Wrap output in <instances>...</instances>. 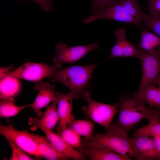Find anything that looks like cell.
I'll return each instance as SVG.
<instances>
[{
  "label": "cell",
  "instance_id": "obj_1",
  "mask_svg": "<svg viewBox=\"0 0 160 160\" xmlns=\"http://www.w3.org/2000/svg\"><path fill=\"white\" fill-rule=\"evenodd\" d=\"M118 104V117L111 124L127 136L135 125L144 119H148L153 113L141 99L128 94L122 95Z\"/></svg>",
  "mask_w": 160,
  "mask_h": 160
},
{
  "label": "cell",
  "instance_id": "obj_2",
  "mask_svg": "<svg viewBox=\"0 0 160 160\" xmlns=\"http://www.w3.org/2000/svg\"><path fill=\"white\" fill-rule=\"evenodd\" d=\"M97 64L74 65L60 68L47 78L52 81L60 82L74 94V99L84 97L92 78V73Z\"/></svg>",
  "mask_w": 160,
  "mask_h": 160
},
{
  "label": "cell",
  "instance_id": "obj_3",
  "mask_svg": "<svg viewBox=\"0 0 160 160\" xmlns=\"http://www.w3.org/2000/svg\"><path fill=\"white\" fill-rule=\"evenodd\" d=\"M94 134L92 138L87 140L91 144L129 158L132 157L129 138L112 125L109 131L105 133Z\"/></svg>",
  "mask_w": 160,
  "mask_h": 160
},
{
  "label": "cell",
  "instance_id": "obj_4",
  "mask_svg": "<svg viewBox=\"0 0 160 160\" xmlns=\"http://www.w3.org/2000/svg\"><path fill=\"white\" fill-rule=\"evenodd\" d=\"M91 94L89 91L85 93L84 97L87 105L83 107L82 110L85 118L92 119L103 127L107 132L110 129L113 117L118 112V104L109 105L95 101L92 99Z\"/></svg>",
  "mask_w": 160,
  "mask_h": 160
},
{
  "label": "cell",
  "instance_id": "obj_5",
  "mask_svg": "<svg viewBox=\"0 0 160 160\" xmlns=\"http://www.w3.org/2000/svg\"><path fill=\"white\" fill-rule=\"evenodd\" d=\"M138 55L140 61L142 74L138 89L136 93L140 92L149 85L154 84L160 78V56L152 55L137 45Z\"/></svg>",
  "mask_w": 160,
  "mask_h": 160
},
{
  "label": "cell",
  "instance_id": "obj_6",
  "mask_svg": "<svg viewBox=\"0 0 160 160\" xmlns=\"http://www.w3.org/2000/svg\"><path fill=\"white\" fill-rule=\"evenodd\" d=\"M61 67V66L55 64L49 65L41 63L28 62L9 71L5 76H12L37 82L52 75Z\"/></svg>",
  "mask_w": 160,
  "mask_h": 160
},
{
  "label": "cell",
  "instance_id": "obj_7",
  "mask_svg": "<svg viewBox=\"0 0 160 160\" xmlns=\"http://www.w3.org/2000/svg\"><path fill=\"white\" fill-rule=\"evenodd\" d=\"M0 133L6 138L10 140L29 154L38 159L42 158L37 144L31 133L16 129L12 124L8 125L0 124Z\"/></svg>",
  "mask_w": 160,
  "mask_h": 160
},
{
  "label": "cell",
  "instance_id": "obj_8",
  "mask_svg": "<svg viewBox=\"0 0 160 160\" xmlns=\"http://www.w3.org/2000/svg\"><path fill=\"white\" fill-rule=\"evenodd\" d=\"M98 44L84 46L68 47L60 43L55 47L56 51L53 59L54 64L61 66L62 63H73L83 58L89 52L97 49Z\"/></svg>",
  "mask_w": 160,
  "mask_h": 160
},
{
  "label": "cell",
  "instance_id": "obj_9",
  "mask_svg": "<svg viewBox=\"0 0 160 160\" xmlns=\"http://www.w3.org/2000/svg\"><path fill=\"white\" fill-rule=\"evenodd\" d=\"M132 152V157L138 160H160L156 149L154 140L149 137L134 135L129 138Z\"/></svg>",
  "mask_w": 160,
  "mask_h": 160
},
{
  "label": "cell",
  "instance_id": "obj_10",
  "mask_svg": "<svg viewBox=\"0 0 160 160\" xmlns=\"http://www.w3.org/2000/svg\"><path fill=\"white\" fill-rule=\"evenodd\" d=\"M100 19H106L132 24L143 29L142 22L124 12L114 4L106 9L93 14L85 19L84 23H90Z\"/></svg>",
  "mask_w": 160,
  "mask_h": 160
},
{
  "label": "cell",
  "instance_id": "obj_11",
  "mask_svg": "<svg viewBox=\"0 0 160 160\" xmlns=\"http://www.w3.org/2000/svg\"><path fill=\"white\" fill-rule=\"evenodd\" d=\"M35 88L38 93L34 101L30 104V107L38 117H40L43 114L41 110L48 106L56 97L57 92L53 84L41 80L36 83Z\"/></svg>",
  "mask_w": 160,
  "mask_h": 160
},
{
  "label": "cell",
  "instance_id": "obj_12",
  "mask_svg": "<svg viewBox=\"0 0 160 160\" xmlns=\"http://www.w3.org/2000/svg\"><path fill=\"white\" fill-rule=\"evenodd\" d=\"M56 97L58 100L57 111L59 119L57 127L58 130L68 127L75 119V116L72 113L74 94L71 91L67 94L57 92Z\"/></svg>",
  "mask_w": 160,
  "mask_h": 160
},
{
  "label": "cell",
  "instance_id": "obj_13",
  "mask_svg": "<svg viewBox=\"0 0 160 160\" xmlns=\"http://www.w3.org/2000/svg\"><path fill=\"white\" fill-rule=\"evenodd\" d=\"M58 100L56 97L51 104L47 107L46 109L39 118H31L29 120L30 124L41 129L52 132L59 119L57 111Z\"/></svg>",
  "mask_w": 160,
  "mask_h": 160
},
{
  "label": "cell",
  "instance_id": "obj_14",
  "mask_svg": "<svg viewBox=\"0 0 160 160\" xmlns=\"http://www.w3.org/2000/svg\"><path fill=\"white\" fill-rule=\"evenodd\" d=\"M84 151L91 160H131L129 158L106 148L90 143L85 138L82 140Z\"/></svg>",
  "mask_w": 160,
  "mask_h": 160
},
{
  "label": "cell",
  "instance_id": "obj_15",
  "mask_svg": "<svg viewBox=\"0 0 160 160\" xmlns=\"http://www.w3.org/2000/svg\"><path fill=\"white\" fill-rule=\"evenodd\" d=\"M55 149L67 158L76 160L85 159L83 154L68 144L58 134L45 130H42Z\"/></svg>",
  "mask_w": 160,
  "mask_h": 160
},
{
  "label": "cell",
  "instance_id": "obj_16",
  "mask_svg": "<svg viewBox=\"0 0 160 160\" xmlns=\"http://www.w3.org/2000/svg\"><path fill=\"white\" fill-rule=\"evenodd\" d=\"M21 84L19 78L12 76H6L0 79V101L15 100L20 94Z\"/></svg>",
  "mask_w": 160,
  "mask_h": 160
},
{
  "label": "cell",
  "instance_id": "obj_17",
  "mask_svg": "<svg viewBox=\"0 0 160 160\" xmlns=\"http://www.w3.org/2000/svg\"><path fill=\"white\" fill-rule=\"evenodd\" d=\"M42 158L48 160H66L68 159L60 154L46 136L31 133Z\"/></svg>",
  "mask_w": 160,
  "mask_h": 160
},
{
  "label": "cell",
  "instance_id": "obj_18",
  "mask_svg": "<svg viewBox=\"0 0 160 160\" xmlns=\"http://www.w3.org/2000/svg\"><path fill=\"white\" fill-rule=\"evenodd\" d=\"M137 45L152 55L160 56V37L145 29H143L140 42Z\"/></svg>",
  "mask_w": 160,
  "mask_h": 160
},
{
  "label": "cell",
  "instance_id": "obj_19",
  "mask_svg": "<svg viewBox=\"0 0 160 160\" xmlns=\"http://www.w3.org/2000/svg\"><path fill=\"white\" fill-rule=\"evenodd\" d=\"M133 96L138 97L152 107L160 108V88L152 84L139 93L134 92Z\"/></svg>",
  "mask_w": 160,
  "mask_h": 160
},
{
  "label": "cell",
  "instance_id": "obj_20",
  "mask_svg": "<svg viewBox=\"0 0 160 160\" xmlns=\"http://www.w3.org/2000/svg\"><path fill=\"white\" fill-rule=\"evenodd\" d=\"M57 130V134L68 144L83 154L84 148L81 136L68 126Z\"/></svg>",
  "mask_w": 160,
  "mask_h": 160
},
{
  "label": "cell",
  "instance_id": "obj_21",
  "mask_svg": "<svg viewBox=\"0 0 160 160\" xmlns=\"http://www.w3.org/2000/svg\"><path fill=\"white\" fill-rule=\"evenodd\" d=\"M94 124L91 121L74 119L68 125V127L80 136L85 137L88 140L92 138L95 133Z\"/></svg>",
  "mask_w": 160,
  "mask_h": 160
},
{
  "label": "cell",
  "instance_id": "obj_22",
  "mask_svg": "<svg viewBox=\"0 0 160 160\" xmlns=\"http://www.w3.org/2000/svg\"><path fill=\"white\" fill-rule=\"evenodd\" d=\"M153 111V113L148 119V124L138 129L134 135H140L148 137L160 136V119Z\"/></svg>",
  "mask_w": 160,
  "mask_h": 160
},
{
  "label": "cell",
  "instance_id": "obj_23",
  "mask_svg": "<svg viewBox=\"0 0 160 160\" xmlns=\"http://www.w3.org/2000/svg\"><path fill=\"white\" fill-rule=\"evenodd\" d=\"M30 107V104L23 106L15 104V100H9L0 101V117L9 118L17 115L23 110Z\"/></svg>",
  "mask_w": 160,
  "mask_h": 160
},
{
  "label": "cell",
  "instance_id": "obj_24",
  "mask_svg": "<svg viewBox=\"0 0 160 160\" xmlns=\"http://www.w3.org/2000/svg\"><path fill=\"white\" fill-rule=\"evenodd\" d=\"M115 36L116 42L111 49V52L109 59L114 57H123L122 50V42L126 38L125 29L121 28L117 29L115 32Z\"/></svg>",
  "mask_w": 160,
  "mask_h": 160
},
{
  "label": "cell",
  "instance_id": "obj_25",
  "mask_svg": "<svg viewBox=\"0 0 160 160\" xmlns=\"http://www.w3.org/2000/svg\"><path fill=\"white\" fill-rule=\"evenodd\" d=\"M140 18L144 27L151 30L160 37V15L152 16L142 12Z\"/></svg>",
  "mask_w": 160,
  "mask_h": 160
},
{
  "label": "cell",
  "instance_id": "obj_26",
  "mask_svg": "<svg viewBox=\"0 0 160 160\" xmlns=\"http://www.w3.org/2000/svg\"><path fill=\"white\" fill-rule=\"evenodd\" d=\"M12 150V154L10 160H21L35 159L28 156L27 153L16 145L13 142L8 138H6Z\"/></svg>",
  "mask_w": 160,
  "mask_h": 160
},
{
  "label": "cell",
  "instance_id": "obj_27",
  "mask_svg": "<svg viewBox=\"0 0 160 160\" xmlns=\"http://www.w3.org/2000/svg\"><path fill=\"white\" fill-rule=\"evenodd\" d=\"M122 50L123 57H134L137 58L138 55V49L135 46L127 39L126 38L122 42Z\"/></svg>",
  "mask_w": 160,
  "mask_h": 160
},
{
  "label": "cell",
  "instance_id": "obj_28",
  "mask_svg": "<svg viewBox=\"0 0 160 160\" xmlns=\"http://www.w3.org/2000/svg\"><path fill=\"white\" fill-rule=\"evenodd\" d=\"M119 0H91L93 14L104 10Z\"/></svg>",
  "mask_w": 160,
  "mask_h": 160
},
{
  "label": "cell",
  "instance_id": "obj_29",
  "mask_svg": "<svg viewBox=\"0 0 160 160\" xmlns=\"http://www.w3.org/2000/svg\"><path fill=\"white\" fill-rule=\"evenodd\" d=\"M149 15H160V0H148Z\"/></svg>",
  "mask_w": 160,
  "mask_h": 160
},
{
  "label": "cell",
  "instance_id": "obj_30",
  "mask_svg": "<svg viewBox=\"0 0 160 160\" xmlns=\"http://www.w3.org/2000/svg\"><path fill=\"white\" fill-rule=\"evenodd\" d=\"M30 0L35 2L41 7V8L44 11L47 12L53 9V3L51 0Z\"/></svg>",
  "mask_w": 160,
  "mask_h": 160
},
{
  "label": "cell",
  "instance_id": "obj_31",
  "mask_svg": "<svg viewBox=\"0 0 160 160\" xmlns=\"http://www.w3.org/2000/svg\"><path fill=\"white\" fill-rule=\"evenodd\" d=\"M15 65L12 64L10 66L1 67L0 68V79H1L4 77L9 71L14 68Z\"/></svg>",
  "mask_w": 160,
  "mask_h": 160
},
{
  "label": "cell",
  "instance_id": "obj_32",
  "mask_svg": "<svg viewBox=\"0 0 160 160\" xmlns=\"http://www.w3.org/2000/svg\"><path fill=\"white\" fill-rule=\"evenodd\" d=\"M156 149L160 156V136L157 135L153 137Z\"/></svg>",
  "mask_w": 160,
  "mask_h": 160
},
{
  "label": "cell",
  "instance_id": "obj_33",
  "mask_svg": "<svg viewBox=\"0 0 160 160\" xmlns=\"http://www.w3.org/2000/svg\"><path fill=\"white\" fill-rule=\"evenodd\" d=\"M157 109H155L156 115L160 119V108H157Z\"/></svg>",
  "mask_w": 160,
  "mask_h": 160
},
{
  "label": "cell",
  "instance_id": "obj_34",
  "mask_svg": "<svg viewBox=\"0 0 160 160\" xmlns=\"http://www.w3.org/2000/svg\"><path fill=\"white\" fill-rule=\"evenodd\" d=\"M153 84H154L160 88V78L159 79Z\"/></svg>",
  "mask_w": 160,
  "mask_h": 160
}]
</instances>
